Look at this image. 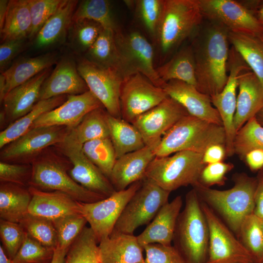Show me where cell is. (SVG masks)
<instances>
[{"mask_svg":"<svg viewBox=\"0 0 263 263\" xmlns=\"http://www.w3.org/2000/svg\"><path fill=\"white\" fill-rule=\"evenodd\" d=\"M229 30L215 21L204 19L192 37L196 88L210 97L220 93L227 81Z\"/></svg>","mask_w":263,"mask_h":263,"instance_id":"obj_1","label":"cell"},{"mask_svg":"<svg viewBox=\"0 0 263 263\" xmlns=\"http://www.w3.org/2000/svg\"><path fill=\"white\" fill-rule=\"evenodd\" d=\"M233 180L234 186L224 190L211 188L199 182L192 187L200 201L218 213L238 236L244 219L254 212L257 178L241 173L234 174Z\"/></svg>","mask_w":263,"mask_h":263,"instance_id":"obj_2","label":"cell"},{"mask_svg":"<svg viewBox=\"0 0 263 263\" xmlns=\"http://www.w3.org/2000/svg\"><path fill=\"white\" fill-rule=\"evenodd\" d=\"M172 242L187 263H207L209 228L201 202L193 188L186 195Z\"/></svg>","mask_w":263,"mask_h":263,"instance_id":"obj_3","label":"cell"},{"mask_svg":"<svg viewBox=\"0 0 263 263\" xmlns=\"http://www.w3.org/2000/svg\"><path fill=\"white\" fill-rule=\"evenodd\" d=\"M204 19L199 0H163L156 36L162 59L192 37Z\"/></svg>","mask_w":263,"mask_h":263,"instance_id":"obj_4","label":"cell"},{"mask_svg":"<svg viewBox=\"0 0 263 263\" xmlns=\"http://www.w3.org/2000/svg\"><path fill=\"white\" fill-rule=\"evenodd\" d=\"M50 148V147H49ZM47 148L31 163L32 173L30 186L48 191H58L82 203L100 201L104 197L84 188L69 174L72 164L56 148Z\"/></svg>","mask_w":263,"mask_h":263,"instance_id":"obj_5","label":"cell"},{"mask_svg":"<svg viewBox=\"0 0 263 263\" xmlns=\"http://www.w3.org/2000/svg\"><path fill=\"white\" fill-rule=\"evenodd\" d=\"M225 142L222 126L188 114L163 135L153 152L156 157L168 156L185 150L203 154L210 146L225 145Z\"/></svg>","mask_w":263,"mask_h":263,"instance_id":"obj_6","label":"cell"},{"mask_svg":"<svg viewBox=\"0 0 263 263\" xmlns=\"http://www.w3.org/2000/svg\"><path fill=\"white\" fill-rule=\"evenodd\" d=\"M202 153L185 150L164 157H155L148 167L145 177L170 191L199 182L206 166Z\"/></svg>","mask_w":263,"mask_h":263,"instance_id":"obj_7","label":"cell"},{"mask_svg":"<svg viewBox=\"0 0 263 263\" xmlns=\"http://www.w3.org/2000/svg\"><path fill=\"white\" fill-rule=\"evenodd\" d=\"M170 193L152 180L145 177L140 187L125 206L113 229L133 234L138 227L149 224L168 202Z\"/></svg>","mask_w":263,"mask_h":263,"instance_id":"obj_8","label":"cell"},{"mask_svg":"<svg viewBox=\"0 0 263 263\" xmlns=\"http://www.w3.org/2000/svg\"><path fill=\"white\" fill-rule=\"evenodd\" d=\"M114 38L119 54L120 74L124 79L140 73L155 85L162 88L165 83L157 74L153 48L147 39L139 32L124 34L119 29L114 33Z\"/></svg>","mask_w":263,"mask_h":263,"instance_id":"obj_9","label":"cell"},{"mask_svg":"<svg viewBox=\"0 0 263 263\" xmlns=\"http://www.w3.org/2000/svg\"><path fill=\"white\" fill-rule=\"evenodd\" d=\"M71 129L57 126L32 128L1 149L0 161L31 164L46 149L62 142Z\"/></svg>","mask_w":263,"mask_h":263,"instance_id":"obj_10","label":"cell"},{"mask_svg":"<svg viewBox=\"0 0 263 263\" xmlns=\"http://www.w3.org/2000/svg\"><path fill=\"white\" fill-rule=\"evenodd\" d=\"M142 180L108 197L93 203L79 202V213L86 219L98 243L108 237L125 206L140 187Z\"/></svg>","mask_w":263,"mask_h":263,"instance_id":"obj_11","label":"cell"},{"mask_svg":"<svg viewBox=\"0 0 263 263\" xmlns=\"http://www.w3.org/2000/svg\"><path fill=\"white\" fill-rule=\"evenodd\" d=\"M201 202L209 228L207 263H255L252 256L228 227L211 208Z\"/></svg>","mask_w":263,"mask_h":263,"instance_id":"obj_12","label":"cell"},{"mask_svg":"<svg viewBox=\"0 0 263 263\" xmlns=\"http://www.w3.org/2000/svg\"><path fill=\"white\" fill-rule=\"evenodd\" d=\"M77 70L89 91L112 116L121 118L120 95L124 78L115 69L96 65L85 57L77 63Z\"/></svg>","mask_w":263,"mask_h":263,"instance_id":"obj_13","label":"cell"},{"mask_svg":"<svg viewBox=\"0 0 263 263\" xmlns=\"http://www.w3.org/2000/svg\"><path fill=\"white\" fill-rule=\"evenodd\" d=\"M55 146L71 162L69 174L77 183L104 198L116 191L109 179L85 155L82 145L70 132L62 142Z\"/></svg>","mask_w":263,"mask_h":263,"instance_id":"obj_14","label":"cell"},{"mask_svg":"<svg viewBox=\"0 0 263 263\" xmlns=\"http://www.w3.org/2000/svg\"><path fill=\"white\" fill-rule=\"evenodd\" d=\"M164 89L157 86L140 73L125 78L121 86V118L132 123L140 115L155 107L167 97Z\"/></svg>","mask_w":263,"mask_h":263,"instance_id":"obj_15","label":"cell"},{"mask_svg":"<svg viewBox=\"0 0 263 263\" xmlns=\"http://www.w3.org/2000/svg\"><path fill=\"white\" fill-rule=\"evenodd\" d=\"M188 114L180 103L168 96L159 104L137 117L132 124L141 133L145 145L153 150L163 135Z\"/></svg>","mask_w":263,"mask_h":263,"instance_id":"obj_16","label":"cell"},{"mask_svg":"<svg viewBox=\"0 0 263 263\" xmlns=\"http://www.w3.org/2000/svg\"><path fill=\"white\" fill-rule=\"evenodd\" d=\"M204 19L215 21L229 31L263 32V23L242 2L234 0H199Z\"/></svg>","mask_w":263,"mask_h":263,"instance_id":"obj_17","label":"cell"},{"mask_svg":"<svg viewBox=\"0 0 263 263\" xmlns=\"http://www.w3.org/2000/svg\"><path fill=\"white\" fill-rule=\"evenodd\" d=\"M50 74L51 68L45 69L6 94L1 102V127L6 124L7 127L33 109L39 101L41 86Z\"/></svg>","mask_w":263,"mask_h":263,"instance_id":"obj_18","label":"cell"},{"mask_svg":"<svg viewBox=\"0 0 263 263\" xmlns=\"http://www.w3.org/2000/svg\"><path fill=\"white\" fill-rule=\"evenodd\" d=\"M101 107H103L101 102L90 91L80 94L68 95L63 103L40 115L31 128L53 126L73 128L88 113Z\"/></svg>","mask_w":263,"mask_h":263,"instance_id":"obj_19","label":"cell"},{"mask_svg":"<svg viewBox=\"0 0 263 263\" xmlns=\"http://www.w3.org/2000/svg\"><path fill=\"white\" fill-rule=\"evenodd\" d=\"M244 68L238 62H233L228 66L229 72L226 83L219 93L211 96V102L218 111L225 134L226 156L234 154L233 143L237 132L234 124L236 109L238 79Z\"/></svg>","mask_w":263,"mask_h":263,"instance_id":"obj_20","label":"cell"},{"mask_svg":"<svg viewBox=\"0 0 263 263\" xmlns=\"http://www.w3.org/2000/svg\"><path fill=\"white\" fill-rule=\"evenodd\" d=\"M162 88L168 96L180 103L190 115L222 126L220 116L212 105L210 96L200 92L195 86L173 80L165 83Z\"/></svg>","mask_w":263,"mask_h":263,"instance_id":"obj_21","label":"cell"},{"mask_svg":"<svg viewBox=\"0 0 263 263\" xmlns=\"http://www.w3.org/2000/svg\"><path fill=\"white\" fill-rule=\"evenodd\" d=\"M89 91L75 62L70 58L64 57L44 81L39 101L62 95L80 94Z\"/></svg>","mask_w":263,"mask_h":263,"instance_id":"obj_22","label":"cell"},{"mask_svg":"<svg viewBox=\"0 0 263 263\" xmlns=\"http://www.w3.org/2000/svg\"><path fill=\"white\" fill-rule=\"evenodd\" d=\"M238 88L234 118L237 132L263 108V85L252 71L244 72L239 75Z\"/></svg>","mask_w":263,"mask_h":263,"instance_id":"obj_23","label":"cell"},{"mask_svg":"<svg viewBox=\"0 0 263 263\" xmlns=\"http://www.w3.org/2000/svg\"><path fill=\"white\" fill-rule=\"evenodd\" d=\"M155 157L153 150L146 146L117 159L110 178L115 190H124L143 179L148 167Z\"/></svg>","mask_w":263,"mask_h":263,"instance_id":"obj_24","label":"cell"},{"mask_svg":"<svg viewBox=\"0 0 263 263\" xmlns=\"http://www.w3.org/2000/svg\"><path fill=\"white\" fill-rule=\"evenodd\" d=\"M183 205L181 196L165 204L145 230L137 236L141 245L159 244L170 245Z\"/></svg>","mask_w":263,"mask_h":263,"instance_id":"obj_25","label":"cell"},{"mask_svg":"<svg viewBox=\"0 0 263 263\" xmlns=\"http://www.w3.org/2000/svg\"><path fill=\"white\" fill-rule=\"evenodd\" d=\"M28 189L32 198L28 213L31 215L54 221L79 213V202L66 193L42 190L32 186H29Z\"/></svg>","mask_w":263,"mask_h":263,"instance_id":"obj_26","label":"cell"},{"mask_svg":"<svg viewBox=\"0 0 263 263\" xmlns=\"http://www.w3.org/2000/svg\"><path fill=\"white\" fill-rule=\"evenodd\" d=\"M101 263H144L143 247L137 236L113 230L99 243Z\"/></svg>","mask_w":263,"mask_h":263,"instance_id":"obj_27","label":"cell"},{"mask_svg":"<svg viewBox=\"0 0 263 263\" xmlns=\"http://www.w3.org/2000/svg\"><path fill=\"white\" fill-rule=\"evenodd\" d=\"M78 2L75 0H62L57 10L35 37L34 46L36 49L49 47L64 38L72 24L73 15Z\"/></svg>","mask_w":263,"mask_h":263,"instance_id":"obj_28","label":"cell"},{"mask_svg":"<svg viewBox=\"0 0 263 263\" xmlns=\"http://www.w3.org/2000/svg\"><path fill=\"white\" fill-rule=\"evenodd\" d=\"M56 59V54L49 53L36 57L22 58L16 61L1 73L5 78V96L16 87L50 68Z\"/></svg>","mask_w":263,"mask_h":263,"instance_id":"obj_29","label":"cell"},{"mask_svg":"<svg viewBox=\"0 0 263 263\" xmlns=\"http://www.w3.org/2000/svg\"><path fill=\"white\" fill-rule=\"evenodd\" d=\"M228 39L263 85V32L229 31Z\"/></svg>","mask_w":263,"mask_h":263,"instance_id":"obj_30","label":"cell"},{"mask_svg":"<svg viewBox=\"0 0 263 263\" xmlns=\"http://www.w3.org/2000/svg\"><path fill=\"white\" fill-rule=\"evenodd\" d=\"M155 69L159 77L164 83L176 80L196 88L195 61L191 44L182 47Z\"/></svg>","mask_w":263,"mask_h":263,"instance_id":"obj_31","label":"cell"},{"mask_svg":"<svg viewBox=\"0 0 263 263\" xmlns=\"http://www.w3.org/2000/svg\"><path fill=\"white\" fill-rule=\"evenodd\" d=\"M28 188L8 182L0 184V219L19 223L31 201Z\"/></svg>","mask_w":263,"mask_h":263,"instance_id":"obj_32","label":"cell"},{"mask_svg":"<svg viewBox=\"0 0 263 263\" xmlns=\"http://www.w3.org/2000/svg\"><path fill=\"white\" fill-rule=\"evenodd\" d=\"M32 29L28 0H9L5 22L0 29L1 43L29 38Z\"/></svg>","mask_w":263,"mask_h":263,"instance_id":"obj_33","label":"cell"},{"mask_svg":"<svg viewBox=\"0 0 263 263\" xmlns=\"http://www.w3.org/2000/svg\"><path fill=\"white\" fill-rule=\"evenodd\" d=\"M67 96L68 95H62L38 101L28 113L0 132V148L28 132L40 115L63 103Z\"/></svg>","mask_w":263,"mask_h":263,"instance_id":"obj_34","label":"cell"},{"mask_svg":"<svg viewBox=\"0 0 263 263\" xmlns=\"http://www.w3.org/2000/svg\"><path fill=\"white\" fill-rule=\"evenodd\" d=\"M108 122L110 138L117 159L146 146L141 133L132 124L122 118L113 116L109 113Z\"/></svg>","mask_w":263,"mask_h":263,"instance_id":"obj_35","label":"cell"},{"mask_svg":"<svg viewBox=\"0 0 263 263\" xmlns=\"http://www.w3.org/2000/svg\"><path fill=\"white\" fill-rule=\"evenodd\" d=\"M108 114L103 107L92 110L71 129L70 134L82 145L92 140L110 137Z\"/></svg>","mask_w":263,"mask_h":263,"instance_id":"obj_36","label":"cell"},{"mask_svg":"<svg viewBox=\"0 0 263 263\" xmlns=\"http://www.w3.org/2000/svg\"><path fill=\"white\" fill-rule=\"evenodd\" d=\"M114 33L103 29L95 41L86 52L85 57L98 66L115 69L120 74V57Z\"/></svg>","mask_w":263,"mask_h":263,"instance_id":"obj_37","label":"cell"},{"mask_svg":"<svg viewBox=\"0 0 263 263\" xmlns=\"http://www.w3.org/2000/svg\"><path fill=\"white\" fill-rule=\"evenodd\" d=\"M97 244L92 229L86 226L69 247L64 263H101Z\"/></svg>","mask_w":263,"mask_h":263,"instance_id":"obj_38","label":"cell"},{"mask_svg":"<svg viewBox=\"0 0 263 263\" xmlns=\"http://www.w3.org/2000/svg\"><path fill=\"white\" fill-rule=\"evenodd\" d=\"M88 19L100 24L104 29L116 32L118 28L114 20L111 2L107 0H84L78 2L72 22Z\"/></svg>","mask_w":263,"mask_h":263,"instance_id":"obj_39","label":"cell"},{"mask_svg":"<svg viewBox=\"0 0 263 263\" xmlns=\"http://www.w3.org/2000/svg\"><path fill=\"white\" fill-rule=\"evenodd\" d=\"M82 149L87 157L110 180L117 159L110 138L87 142L82 145Z\"/></svg>","mask_w":263,"mask_h":263,"instance_id":"obj_40","label":"cell"},{"mask_svg":"<svg viewBox=\"0 0 263 263\" xmlns=\"http://www.w3.org/2000/svg\"><path fill=\"white\" fill-rule=\"evenodd\" d=\"M238 236L255 263L263 260V229L260 218L254 213L247 216L241 224Z\"/></svg>","mask_w":263,"mask_h":263,"instance_id":"obj_41","label":"cell"},{"mask_svg":"<svg viewBox=\"0 0 263 263\" xmlns=\"http://www.w3.org/2000/svg\"><path fill=\"white\" fill-rule=\"evenodd\" d=\"M234 154L244 160L246 154L254 150H263V127L255 117L249 119L237 132L234 141Z\"/></svg>","mask_w":263,"mask_h":263,"instance_id":"obj_42","label":"cell"},{"mask_svg":"<svg viewBox=\"0 0 263 263\" xmlns=\"http://www.w3.org/2000/svg\"><path fill=\"white\" fill-rule=\"evenodd\" d=\"M19 224L28 235L43 245L53 249L57 246V233L52 221L28 213Z\"/></svg>","mask_w":263,"mask_h":263,"instance_id":"obj_43","label":"cell"},{"mask_svg":"<svg viewBox=\"0 0 263 263\" xmlns=\"http://www.w3.org/2000/svg\"><path fill=\"white\" fill-rule=\"evenodd\" d=\"M103 27L98 23L88 19L72 22L70 30V39L76 51L87 52L95 41Z\"/></svg>","mask_w":263,"mask_h":263,"instance_id":"obj_44","label":"cell"},{"mask_svg":"<svg viewBox=\"0 0 263 263\" xmlns=\"http://www.w3.org/2000/svg\"><path fill=\"white\" fill-rule=\"evenodd\" d=\"M55 227L58 246L68 249L86 226V219L79 213L67 215L52 221Z\"/></svg>","mask_w":263,"mask_h":263,"instance_id":"obj_45","label":"cell"},{"mask_svg":"<svg viewBox=\"0 0 263 263\" xmlns=\"http://www.w3.org/2000/svg\"><path fill=\"white\" fill-rule=\"evenodd\" d=\"M55 249L43 245L26 233L24 240L20 248L12 259V262L13 263H50Z\"/></svg>","mask_w":263,"mask_h":263,"instance_id":"obj_46","label":"cell"},{"mask_svg":"<svg viewBox=\"0 0 263 263\" xmlns=\"http://www.w3.org/2000/svg\"><path fill=\"white\" fill-rule=\"evenodd\" d=\"M32 29L30 38H35L40 29L56 12L62 0H28Z\"/></svg>","mask_w":263,"mask_h":263,"instance_id":"obj_47","label":"cell"},{"mask_svg":"<svg viewBox=\"0 0 263 263\" xmlns=\"http://www.w3.org/2000/svg\"><path fill=\"white\" fill-rule=\"evenodd\" d=\"M26 232L19 223L0 219V236L2 246L12 260L20 248Z\"/></svg>","mask_w":263,"mask_h":263,"instance_id":"obj_48","label":"cell"},{"mask_svg":"<svg viewBox=\"0 0 263 263\" xmlns=\"http://www.w3.org/2000/svg\"><path fill=\"white\" fill-rule=\"evenodd\" d=\"M141 19L147 31L156 36L161 19L163 0H140L136 1Z\"/></svg>","mask_w":263,"mask_h":263,"instance_id":"obj_49","label":"cell"},{"mask_svg":"<svg viewBox=\"0 0 263 263\" xmlns=\"http://www.w3.org/2000/svg\"><path fill=\"white\" fill-rule=\"evenodd\" d=\"M32 167L30 164H15L0 161V181L28 188L31 180Z\"/></svg>","mask_w":263,"mask_h":263,"instance_id":"obj_50","label":"cell"},{"mask_svg":"<svg viewBox=\"0 0 263 263\" xmlns=\"http://www.w3.org/2000/svg\"><path fill=\"white\" fill-rule=\"evenodd\" d=\"M145 252L144 263H187L174 246L159 244L144 246Z\"/></svg>","mask_w":263,"mask_h":263,"instance_id":"obj_51","label":"cell"},{"mask_svg":"<svg viewBox=\"0 0 263 263\" xmlns=\"http://www.w3.org/2000/svg\"><path fill=\"white\" fill-rule=\"evenodd\" d=\"M233 168L232 163L223 161L206 165L201 172L199 182L207 187L214 185L222 186L226 179L225 175Z\"/></svg>","mask_w":263,"mask_h":263,"instance_id":"obj_52","label":"cell"},{"mask_svg":"<svg viewBox=\"0 0 263 263\" xmlns=\"http://www.w3.org/2000/svg\"><path fill=\"white\" fill-rule=\"evenodd\" d=\"M25 39H13L1 42L0 45V71H5L14 58L24 49Z\"/></svg>","mask_w":263,"mask_h":263,"instance_id":"obj_53","label":"cell"},{"mask_svg":"<svg viewBox=\"0 0 263 263\" xmlns=\"http://www.w3.org/2000/svg\"><path fill=\"white\" fill-rule=\"evenodd\" d=\"M226 156L225 146L222 144H214L209 147L203 154L205 165L223 161Z\"/></svg>","mask_w":263,"mask_h":263,"instance_id":"obj_54","label":"cell"},{"mask_svg":"<svg viewBox=\"0 0 263 263\" xmlns=\"http://www.w3.org/2000/svg\"><path fill=\"white\" fill-rule=\"evenodd\" d=\"M257 186L255 193V210L254 213L263 219V169L258 172Z\"/></svg>","mask_w":263,"mask_h":263,"instance_id":"obj_55","label":"cell"},{"mask_svg":"<svg viewBox=\"0 0 263 263\" xmlns=\"http://www.w3.org/2000/svg\"><path fill=\"white\" fill-rule=\"evenodd\" d=\"M244 160L251 171H259L263 169V150H254L249 151Z\"/></svg>","mask_w":263,"mask_h":263,"instance_id":"obj_56","label":"cell"},{"mask_svg":"<svg viewBox=\"0 0 263 263\" xmlns=\"http://www.w3.org/2000/svg\"><path fill=\"white\" fill-rule=\"evenodd\" d=\"M242 2L263 23V0H249Z\"/></svg>","mask_w":263,"mask_h":263,"instance_id":"obj_57","label":"cell"},{"mask_svg":"<svg viewBox=\"0 0 263 263\" xmlns=\"http://www.w3.org/2000/svg\"><path fill=\"white\" fill-rule=\"evenodd\" d=\"M68 249L58 246L54 249L53 258L50 263H64Z\"/></svg>","mask_w":263,"mask_h":263,"instance_id":"obj_58","label":"cell"},{"mask_svg":"<svg viewBox=\"0 0 263 263\" xmlns=\"http://www.w3.org/2000/svg\"><path fill=\"white\" fill-rule=\"evenodd\" d=\"M8 3L9 0H0V29L2 28L5 22L8 10Z\"/></svg>","mask_w":263,"mask_h":263,"instance_id":"obj_59","label":"cell"},{"mask_svg":"<svg viewBox=\"0 0 263 263\" xmlns=\"http://www.w3.org/2000/svg\"><path fill=\"white\" fill-rule=\"evenodd\" d=\"M0 263H13L12 260L5 253L1 245H0Z\"/></svg>","mask_w":263,"mask_h":263,"instance_id":"obj_60","label":"cell"},{"mask_svg":"<svg viewBox=\"0 0 263 263\" xmlns=\"http://www.w3.org/2000/svg\"><path fill=\"white\" fill-rule=\"evenodd\" d=\"M255 118L257 122L263 127V108L256 115Z\"/></svg>","mask_w":263,"mask_h":263,"instance_id":"obj_61","label":"cell"},{"mask_svg":"<svg viewBox=\"0 0 263 263\" xmlns=\"http://www.w3.org/2000/svg\"><path fill=\"white\" fill-rule=\"evenodd\" d=\"M261 220H262V227H263V219H261Z\"/></svg>","mask_w":263,"mask_h":263,"instance_id":"obj_62","label":"cell"},{"mask_svg":"<svg viewBox=\"0 0 263 263\" xmlns=\"http://www.w3.org/2000/svg\"><path fill=\"white\" fill-rule=\"evenodd\" d=\"M258 263H263V260L262 261H261L260 262Z\"/></svg>","mask_w":263,"mask_h":263,"instance_id":"obj_63","label":"cell"}]
</instances>
